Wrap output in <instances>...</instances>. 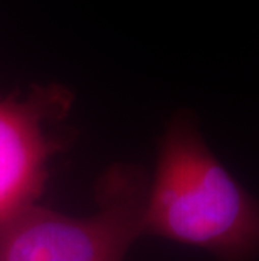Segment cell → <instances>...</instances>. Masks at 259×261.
I'll return each mask as SVG.
<instances>
[{"instance_id": "1", "label": "cell", "mask_w": 259, "mask_h": 261, "mask_svg": "<svg viewBox=\"0 0 259 261\" xmlns=\"http://www.w3.org/2000/svg\"><path fill=\"white\" fill-rule=\"evenodd\" d=\"M143 234L206 249L217 261L259 258V199L219 162L189 113L175 115L160 140Z\"/></svg>"}, {"instance_id": "2", "label": "cell", "mask_w": 259, "mask_h": 261, "mask_svg": "<svg viewBox=\"0 0 259 261\" xmlns=\"http://www.w3.org/2000/svg\"><path fill=\"white\" fill-rule=\"evenodd\" d=\"M148 177L114 165L98 184V211L71 218L32 204L0 226V261H123L143 234Z\"/></svg>"}, {"instance_id": "3", "label": "cell", "mask_w": 259, "mask_h": 261, "mask_svg": "<svg viewBox=\"0 0 259 261\" xmlns=\"http://www.w3.org/2000/svg\"><path fill=\"white\" fill-rule=\"evenodd\" d=\"M71 107L73 93L56 83L0 98V226L41 196Z\"/></svg>"}]
</instances>
